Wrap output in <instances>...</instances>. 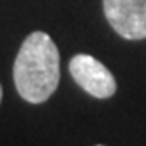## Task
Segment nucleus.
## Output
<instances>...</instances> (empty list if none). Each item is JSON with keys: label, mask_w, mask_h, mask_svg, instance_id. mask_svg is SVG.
<instances>
[{"label": "nucleus", "mask_w": 146, "mask_h": 146, "mask_svg": "<svg viewBox=\"0 0 146 146\" xmlns=\"http://www.w3.org/2000/svg\"><path fill=\"white\" fill-rule=\"evenodd\" d=\"M102 7L118 35L129 40L146 39V0H102Z\"/></svg>", "instance_id": "nucleus-3"}, {"label": "nucleus", "mask_w": 146, "mask_h": 146, "mask_svg": "<svg viewBox=\"0 0 146 146\" xmlns=\"http://www.w3.org/2000/svg\"><path fill=\"white\" fill-rule=\"evenodd\" d=\"M97 146H104V144H97Z\"/></svg>", "instance_id": "nucleus-5"}, {"label": "nucleus", "mask_w": 146, "mask_h": 146, "mask_svg": "<svg viewBox=\"0 0 146 146\" xmlns=\"http://www.w3.org/2000/svg\"><path fill=\"white\" fill-rule=\"evenodd\" d=\"M2 95H4V92H2V85H0V102H2Z\"/></svg>", "instance_id": "nucleus-4"}, {"label": "nucleus", "mask_w": 146, "mask_h": 146, "mask_svg": "<svg viewBox=\"0 0 146 146\" xmlns=\"http://www.w3.org/2000/svg\"><path fill=\"white\" fill-rule=\"evenodd\" d=\"M70 76L78 85L95 99H109L116 92V79L111 70L90 55L79 53L69 62Z\"/></svg>", "instance_id": "nucleus-2"}, {"label": "nucleus", "mask_w": 146, "mask_h": 146, "mask_svg": "<svg viewBox=\"0 0 146 146\" xmlns=\"http://www.w3.org/2000/svg\"><path fill=\"white\" fill-rule=\"evenodd\" d=\"M13 76L19 97L30 104L46 102L55 93L60 81V53L46 32H32L23 40Z\"/></svg>", "instance_id": "nucleus-1"}]
</instances>
